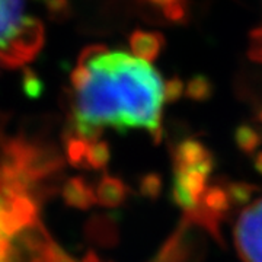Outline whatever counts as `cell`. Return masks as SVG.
<instances>
[{"instance_id": "6da1fadb", "label": "cell", "mask_w": 262, "mask_h": 262, "mask_svg": "<svg viewBox=\"0 0 262 262\" xmlns=\"http://www.w3.org/2000/svg\"><path fill=\"white\" fill-rule=\"evenodd\" d=\"M166 84L150 61L120 50L89 47L72 73V113L77 134L103 128L162 134Z\"/></svg>"}, {"instance_id": "7a4b0ae2", "label": "cell", "mask_w": 262, "mask_h": 262, "mask_svg": "<svg viewBox=\"0 0 262 262\" xmlns=\"http://www.w3.org/2000/svg\"><path fill=\"white\" fill-rule=\"evenodd\" d=\"M44 29L31 16L27 0H0V64H27L41 50Z\"/></svg>"}, {"instance_id": "3957f363", "label": "cell", "mask_w": 262, "mask_h": 262, "mask_svg": "<svg viewBox=\"0 0 262 262\" xmlns=\"http://www.w3.org/2000/svg\"><path fill=\"white\" fill-rule=\"evenodd\" d=\"M233 237L242 261L262 262V196L242 210Z\"/></svg>"}, {"instance_id": "277c9868", "label": "cell", "mask_w": 262, "mask_h": 262, "mask_svg": "<svg viewBox=\"0 0 262 262\" xmlns=\"http://www.w3.org/2000/svg\"><path fill=\"white\" fill-rule=\"evenodd\" d=\"M162 46H163V38L156 32L137 31L131 37V47L134 51L133 54L144 58L147 61H151L158 57Z\"/></svg>"}, {"instance_id": "5b68a950", "label": "cell", "mask_w": 262, "mask_h": 262, "mask_svg": "<svg viewBox=\"0 0 262 262\" xmlns=\"http://www.w3.org/2000/svg\"><path fill=\"white\" fill-rule=\"evenodd\" d=\"M147 3L160 8L169 19L181 20L185 16V0H146Z\"/></svg>"}, {"instance_id": "8992f818", "label": "cell", "mask_w": 262, "mask_h": 262, "mask_svg": "<svg viewBox=\"0 0 262 262\" xmlns=\"http://www.w3.org/2000/svg\"><path fill=\"white\" fill-rule=\"evenodd\" d=\"M211 91V86L208 84L204 77H196L195 80H192L189 88H188V95L196 98V99H203L206 98L208 92Z\"/></svg>"}, {"instance_id": "52a82bcc", "label": "cell", "mask_w": 262, "mask_h": 262, "mask_svg": "<svg viewBox=\"0 0 262 262\" xmlns=\"http://www.w3.org/2000/svg\"><path fill=\"white\" fill-rule=\"evenodd\" d=\"M239 144L245 149H252L256 146V143L259 141V136L249 127H241L239 128Z\"/></svg>"}, {"instance_id": "ba28073f", "label": "cell", "mask_w": 262, "mask_h": 262, "mask_svg": "<svg viewBox=\"0 0 262 262\" xmlns=\"http://www.w3.org/2000/svg\"><path fill=\"white\" fill-rule=\"evenodd\" d=\"M251 56L253 60L262 61V28L256 29L252 32V47H251Z\"/></svg>"}, {"instance_id": "9c48e42d", "label": "cell", "mask_w": 262, "mask_h": 262, "mask_svg": "<svg viewBox=\"0 0 262 262\" xmlns=\"http://www.w3.org/2000/svg\"><path fill=\"white\" fill-rule=\"evenodd\" d=\"M261 120H262V113H261Z\"/></svg>"}]
</instances>
